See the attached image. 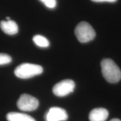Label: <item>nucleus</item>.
<instances>
[{
    "label": "nucleus",
    "instance_id": "nucleus-7",
    "mask_svg": "<svg viewBox=\"0 0 121 121\" xmlns=\"http://www.w3.org/2000/svg\"><path fill=\"white\" fill-rule=\"evenodd\" d=\"M109 116L108 111L105 108L94 109L90 112L89 118L90 121H105Z\"/></svg>",
    "mask_w": 121,
    "mask_h": 121
},
{
    "label": "nucleus",
    "instance_id": "nucleus-8",
    "mask_svg": "<svg viewBox=\"0 0 121 121\" xmlns=\"http://www.w3.org/2000/svg\"><path fill=\"white\" fill-rule=\"evenodd\" d=\"M0 27L4 33L8 35H15L18 32V26L14 21H1Z\"/></svg>",
    "mask_w": 121,
    "mask_h": 121
},
{
    "label": "nucleus",
    "instance_id": "nucleus-3",
    "mask_svg": "<svg viewBox=\"0 0 121 121\" xmlns=\"http://www.w3.org/2000/svg\"><path fill=\"white\" fill-rule=\"evenodd\" d=\"M76 37L81 43H87L95 37V31L88 22H82L77 25L75 30Z\"/></svg>",
    "mask_w": 121,
    "mask_h": 121
},
{
    "label": "nucleus",
    "instance_id": "nucleus-11",
    "mask_svg": "<svg viewBox=\"0 0 121 121\" xmlns=\"http://www.w3.org/2000/svg\"><path fill=\"white\" fill-rule=\"evenodd\" d=\"M12 58L7 54L0 53V65L9 64L11 62Z\"/></svg>",
    "mask_w": 121,
    "mask_h": 121
},
{
    "label": "nucleus",
    "instance_id": "nucleus-13",
    "mask_svg": "<svg viewBox=\"0 0 121 121\" xmlns=\"http://www.w3.org/2000/svg\"><path fill=\"white\" fill-rule=\"evenodd\" d=\"M96 2H114L117 0H91Z\"/></svg>",
    "mask_w": 121,
    "mask_h": 121
},
{
    "label": "nucleus",
    "instance_id": "nucleus-12",
    "mask_svg": "<svg viewBox=\"0 0 121 121\" xmlns=\"http://www.w3.org/2000/svg\"><path fill=\"white\" fill-rule=\"evenodd\" d=\"M45 4L46 7L49 9H54L56 6V0H40Z\"/></svg>",
    "mask_w": 121,
    "mask_h": 121
},
{
    "label": "nucleus",
    "instance_id": "nucleus-1",
    "mask_svg": "<svg viewBox=\"0 0 121 121\" xmlns=\"http://www.w3.org/2000/svg\"><path fill=\"white\" fill-rule=\"evenodd\" d=\"M103 76L110 83H117L121 78V71L116 63L109 58L104 59L101 62Z\"/></svg>",
    "mask_w": 121,
    "mask_h": 121
},
{
    "label": "nucleus",
    "instance_id": "nucleus-9",
    "mask_svg": "<svg viewBox=\"0 0 121 121\" xmlns=\"http://www.w3.org/2000/svg\"><path fill=\"white\" fill-rule=\"evenodd\" d=\"M8 121H36L32 117L24 113L10 112L6 116Z\"/></svg>",
    "mask_w": 121,
    "mask_h": 121
},
{
    "label": "nucleus",
    "instance_id": "nucleus-6",
    "mask_svg": "<svg viewBox=\"0 0 121 121\" xmlns=\"http://www.w3.org/2000/svg\"><path fill=\"white\" fill-rule=\"evenodd\" d=\"M46 121H65L68 118V114L64 109L60 107H52L45 114Z\"/></svg>",
    "mask_w": 121,
    "mask_h": 121
},
{
    "label": "nucleus",
    "instance_id": "nucleus-15",
    "mask_svg": "<svg viewBox=\"0 0 121 121\" xmlns=\"http://www.w3.org/2000/svg\"><path fill=\"white\" fill-rule=\"evenodd\" d=\"M6 19H7V21H8V20H10V17H6Z\"/></svg>",
    "mask_w": 121,
    "mask_h": 121
},
{
    "label": "nucleus",
    "instance_id": "nucleus-2",
    "mask_svg": "<svg viewBox=\"0 0 121 121\" xmlns=\"http://www.w3.org/2000/svg\"><path fill=\"white\" fill-rule=\"evenodd\" d=\"M43 69L38 65L25 63L19 65L15 69V75L20 78H29L41 74Z\"/></svg>",
    "mask_w": 121,
    "mask_h": 121
},
{
    "label": "nucleus",
    "instance_id": "nucleus-4",
    "mask_svg": "<svg viewBox=\"0 0 121 121\" xmlns=\"http://www.w3.org/2000/svg\"><path fill=\"white\" fill-rule=\"evenodd\" d=\"M20 110L24 112H31L37 109L39 105L37 99L26 94H22L17 102Z\"/></svg>",
    "mask_w": 121,
    "mask_h": 121
},
{
    "label": "nucleus",
    "instance_id": "nucleus-5",
    "mask_svg": "<svg viewBox=\"0 0 121 121\" xmlns=\"http://www.w3.org/2000/svg\"><path fill=\"white\" fill-rule=\"evenodd\" d=\"M75 84L72 80H64L57 83L53 87V93L60 97L66 96L73 91Z\"/></svg>",
    "mask_w": 121,
    "mask_h": 121
},
{
    "label": "nucleus",
    "instance_id": "nucleus-10",
    "mask_svg": "<svg viewBox=\"0 0 121 121\" xmlns=\"http://www.w3.org/2000/svg\"><path fill=\"white\" fill-rule=\"evenodd\" d=\"M34 43L37 46L42 48L48 47L49 45V42L46 38L40 35H36L33 38Z\"/></svg>",
    "mask_w": 121,
    "mask_h": 121
},
{
    "label": "nucleus",
    "instance_id": "nucleus-14",
    "mask_svg": "<svg viewBox=\"0 0 121 121\" xmlns=\"http://www.w3.org/2000/svg\"><path fill=\"white\" fill-rule=\"evenodd\" d=\"M110 121H121L120 119H117V118H114V119H111Z\"/></svg>",
    "mask_w": 121,
    "mask_h": 121
}]
</instances>
